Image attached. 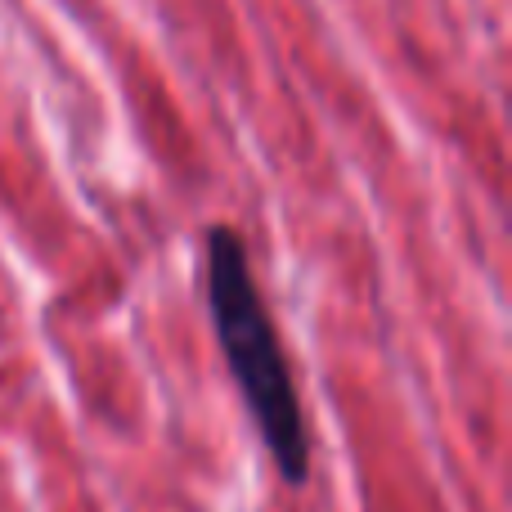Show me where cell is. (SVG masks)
Masks as SVG:
<instances>
[{"mask_svg":"<svg viewBox=\"0 0 512 512\" xmlns=\"http://www.w3.org/2000/svg\"><path fill=\"white\" fill-rule=\"evenodd\" d=\"M207 306H212L225 364H230L234 382L248 400V414L256 432H261L265 450H270L274 468H279L283 481L301 486L310 472L306 418H301V400L297 387H292L283 342L274 333V319L252 279L248 248H243L239 230H230V225H216L207 234Z\"/></svg>","mask_w":512,"mask_h":512,"instance_id":"obj_1","label":"cell"}]
</instances>
